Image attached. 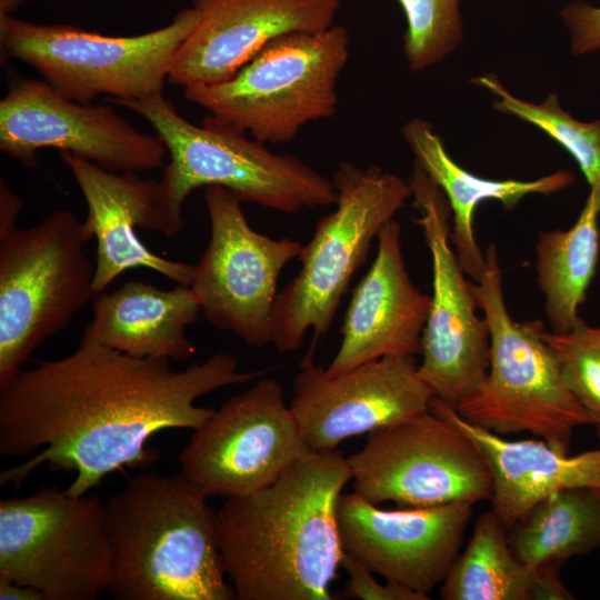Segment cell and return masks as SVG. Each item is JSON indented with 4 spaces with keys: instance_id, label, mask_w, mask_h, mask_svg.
Masks as SVG:
<instances>
[{
    "instance_id": "6da1fadb",
    "label": "cell",
    "mask_w": 600,
    "mask_h": 600,
    "mask_svg": "<svg viewBox=\"0 0 600 600\" xmlns=\"http://www.w3.org/2000/svg\"><path fill=\"white\" fill-rule=\"evenodd\" d=\"M166 358H138L97 344L22 369L0 387V456L28 457L0 483L21 484L37 468L74 471L64 490L83 496L124 467H146L158 452L149 439L167 429H197L214 409L196 401L263 376L214 353L174 370Z\"/></svg>"
},
{
    "instance_id": "7a4b0ae2",
    "label": "cell",
    "mask_w": 600,
    "mask_h": 600,
    "mask_svg": "<svg viewBox=\"0 0 600 600\" xmlns=\"http://www.w3.org/2000/svg\"><path fill=\"white\" fill-rule=\"evenodd\" d=\"M349 480L340 451H313L268 487L224 500L217 529L236 599H333L343 552L338 503Z\"/></svg>"
},
{
    "instance_id": "3957f363",
    "label": "cell",
    "mask_w": 600,
    "mask_h": 600,
    "mask_svg": "<svg viewBox=\"0 0 600 600\" xmlns=\"http://www.w3.org/2000/svg\"><path fill=\"white\" fill-rule=\"evenodd\" d=\"M182 471L143 472L103 501L117 600H232L217 511Z\"/></svg>"
},
{
    "instance_id": "277c9868",
    "label": "cell",
    "mask_w": 600,
    "mask_h": 600,
    "mask_svg": "<svg viewBox=\"0 0 600 600\" xmlns=\"http://www.w3.org/2000/svg\"><path fill=\"white\" fill-rule=\"evenodd\" d=\"M144 118L167 148L169 162L159 182L161 234L183 230L182 208L199 187L221 186L241 202L284 213L336 204L331 179L293 154L270 151L264 142L216 118L197 126L180 116L163 94L137 100L111 99Z\"/></svg>"
},
{
    "instance_id": "5b68a950",
    "label": "cell",
    "mask_w": 600,
    "mask_h": 600,
    "mask_svg": "<svg viewBox=\"0 0 600 600\" xmlns=\"http://www.w3.org/2000/svg\"><path fill=\"white\" fill-rule=\"evenodd\" d=\"M497 247L484 250V270L471 289L490 339L489 368L479 387L454 408L470 423L498 434L529 432L568 453L573 430L594 426L568 388L544 339L541 320L514 321L502 293Z\"/></svg>"
},
{
    "instance_id": "8992f818",
    "label": "cell",
    "mask_w": 600,
    "mask_h": 600,
    "mask_svg": "<svg viewBox=\"0 0 600 600\" xmlns=\"http://www.w3.org/2000/svg\"><path fill=\"white\" fill-rule=\"evenodd\" d=\"M331 181L337 208L319 219L298 256L300 271L276 297L272 344L280 353L298 350L310 329L314 340L327 333L372 240L412 197L410 181L379 166L342 161Z\"/></svg>"
},
{
    "instance_id": "52a82bcc",
    "label": "cell",
    "mask_w": 600,
    "mask_h": 600,
    "mask_svg": "<svg viewBox=\"0 0 600 600\" xmlns=\"http://www.w3.org/2000/svg\"><path fill=\"white\" fill-rule=\"evenodd\" d=\"M349 40L341 24L279 36L229 80L186 88L183 96L261 142H290L307 123L336 113Z\"/></svg>"
},
{
    "instance_id": "ba28073f",
    "label": "cell",
    "mask_w": 600,
    "mask_h": 600,
    "mask_svg": "<svg viewBox=\"0 0 600 600\" xmlns=\"http://www.w3.org/2000/svg\"><path fill=\"white\" fill-rule=\"evenodd\" d=\"M84 220L57 209L0 236V387L93 299L94 264Z\"/></svg>"
},
{
    "instance_id": "9c48e42d",
    "label": "cell",
    "mask_w": 600,
    "mask_h": 600,
    "mask_svg": "<svg viewBox=\"0 0 600 600\" xmlns=\"http://www.w3.org/2000/svg\"><path fill=\"white\" fill-rule=\"evenodd\" d=\"M193 7L164 27L138 36L114 37L69 24H42L0 14L1 59L33 68L62 97L91 103L163 94L172 58L198 23Z\"/></svg>"
},
{
    "instance_id": "30bf717a",
    "label": "cell",
    "mask_w": 600,
    "mask_h": 600,
    "mask_svg": "<svg viewBox=\"0 0 600 600\" xmlns=\"http://www.w3.org/2000/svg\"><path fill=\"white\" fill-rule=\"evenodd\" d=\"M111 578L103 501L42 487L0 501V579L46 600H96Z\"/></svg>"
},
{
    "instance_id": "8fae6325",
    "label": "cell",
    "mask_w": 600,
    "mask_h": 600,
    "mask_svg": "<svg viewBox=\"0 0 600 600\" xmlns=\"http://www.w3.org/2000/svg\"><path fill=\"white\" fill-rule=\"evenodd\" d=\"M347 460L353 492L374 504L428 508L492 497V476L477 444L431 410L370 432Z\"/></svg>"
},
{
    "instance_id": "7c38bea8",
    "label": "cell",
    "mask_w": 600,
    "mask_h": 600,
    "mask_svg": "<svg viewBox=\"0 0 600 600\" xmlns=\"http://www.w3.org/2000/svg\"><path fill=\"white\" fill-rule=\"evenodd\" d=\"M210 239L190 283L208 322L246 344H272L278 278L302 244L253 230L241 200L221 186L206 187Z\"/></svg>"
},
{
    "instance_id": "4fadbf2b",
    "label": "cell",
    "mask_w": 600,
    "mask_h": 600,
    "mask_svg": "<svg viewBox=\"0 0 600 600\" xmlns=\"http://www.w3.org/2000/svg\"><path fill=\"white\" fill-rule=\"evenodd\" d=\"M312 452L286 404L282 384L261 376L193 430L179 462L209 497L227 499L268 487Z\"/></svg>"
},
{
    "instance_id": "5bb4252c",
    "label": "cell",
    "mask_w": 600,
    "mask_h": 600,
    "mask_svg": "<svg viewBox=\"0 0 600 600\" xmlns=\"http://www.w3.org/2000/svg\"><path fill=\"white\" fill-rule=\"evenodd\" d=\"M413 207L432 260V297L421 340L419 376L451 407L474 391L489 368L490 339L477 314L471 282L451 248V208L441 189L414 163Z\"/></svg>"
},
{
    "instance_id": "9a60e30c",
    "label": "cell",
    "mask_w": 600,
    "mask_h": 600,
    "mask_svg": "<svg viewBox=\"0 0 600 600\" xmlns=\"http://www.w3.org/2000/svg\"><path fill=\"white\" fill-rule=\"evenodd\" d=\"M42 149L70 152L114 172L154 170L168 157L157 134L139 131L110 106L76 102L43 80L17 77L0 100V150L34 167Z\"/></svg>"
},
{
    "instance_id": "2e32d148",
    "label": "cell",
    "mask_w": 600,
    "mask_h": 600,
    "mask_svg": "<svg viewBox=\"0 0 600 600\" xmlns=\"http://www.w3.org/2000/svg\"><path fill=\"white\" fill-rule=\"evenodd\" d=\"M311 349L293 380L290 409L312 451L333 450L351 437L430 410L434 394L413 356L383 357L330 376Z\"/></svg>"
},
{
    "instance_id": "e0dca14e",
    "label": "cell",
    "mask_w": 600,
    "mask_h": 600,
    "mask_svg": "<svg viewBox=\"0 0 600 600\" xmlns=\"http://www.w3.org/2000/svg\"><path fill=\"white\" fill-rule=\"evenodd\" d=\"M377 506L354 492L341 494L342 550L384 581L428 594L442 583L459 554L473 504L456 501L397 510Z\"/></svg>"
},
{
    "instance_id": "ac0fdd59",
    "label": "cell",
    "mask_w": 600,
    "mask_h": 600,
    "mask_svg": "<svg viewBox=\"0 0 600 600\" xmlns=\"http://www.w3.org/2000/svg\"><path fill=\"white\" fill-rule=\"evenodd\" d=\"M342 0H192L199 19L177 49L168 82L183 89L232 78L272 39L334 23Z\"/></svg>"
},
{
    "instance_id": "d6986e66",
    "label": "cell",
    "mask_w": 600,
    "mask_h": 600,
    "mask_svg": "<svg viewBox=\"0 0 600 600\" xmlns=\"http://www.w3.org/2000/svg\"><path fill=\"white\" fill-rule=\"evenodd\" d=\"M400 233L394 219L378 233L376 258L352 292L328 374L383 357L421 354L431 297L410 279Z\"/></svg>"
},
{
    "instance_id": "ffe728a7",
    "label": "cell",
    "mask_w": 600,
    "mask_h": 600,
    "mask_svg": "<svg viewBox=\"0 0 600 600\" xmlns=\"http://www.w3.org/2000/svg\"><path fill=\"white\" fill-rule=\"evenodd\" d=\"M87 203L86 224L97 240L94 296L129 269L153 270L178 284L190 286L193 264L152 252L137 233L161 232L159 182L138 172H114L70 152H60Z\"/></svg>"
},
{
    "instance_id": "44dd1931",
    "label": "cell",
    "mask_w": 600,
    "mask_h": 600,
    "mask_svg": "<svg viewBox=\"0 0 600 600\" xmlns=\"http://www.w3.org/2000/svg\"><path fill=\"white\" fill-rule=\"evenodd\" d=\"M430 410L444 417L477 444L492 476V511L508 530L540 500L572 487L600 488V449L576 456L559 452L543 440L503 439L470 423L433 397Z\"/></svg>"
},
{
    "instance_id": "7402d4cb",
    "label": "cell",
    "mask_w": 600,
    "mask_h": 600,
    "mask_svg": "<svg viewBox=\"0 0 600 600\" xmlns=\"http://www.w3.org/2000/svg\"><path fill=\"white\" fill-rule=\"evenodd\" d=\"M200 311L190 286L162 290L144 281H129L93 297L92 319L81 343L182 362L194 353L187 328L198 320Z\"/></svg>"
},
{
    "instance_id": "603a6c76",
    "label": "cell",
    "mask_w": 600,
    "mask_h": 600,
    "mask_svg": "<svg viewBox=\"0 0 600 600\" xmlns=\"http://www.w3.org/2000/svg\"><path fill=\"white\" fill-rule=\"evenodd\" d=\"M402 136L413 152L414 163L441 189L450 204V241L463 271L473 281H478L484 270V252L479 248L473 231L476 208L487 200H497L509 211L529 194H551L576 179L566 169L528 181L486 179L459 166L426 120L411 119L403 126Z\"/></svg>"
},
{
    "instance_id": "cb8c5ba5",
    "label": "cell",
    "mask_w": 600,
    "mask_h": 600,
    "mask_svg": "<svg viewBox=\"0 0 600 600\" xmlns=\"http://www.w3.org/2000/svg\"><path fill=\"white\" fill-rule=\"evenodd\" d=\"M506 528L493 511L482 513L471 538L440 588L444 600L573 599L559 571H538L512 552Z\"/></svg>"
},
{
    "instance_id": "d4e9b609",
    "label": "cell",
    "mask_w": 600,
    "mask_h": 600,
    "mask_svg": "<svg viewBox=\"0 0 600 600\" xmlns=\"http://www.w3.org/2000/svg\"><path fill=\"white\" fill-rule=\"evenodd\" d=\"M509 546L526 566L559 571L572 557L600 548V488L558 490L508 529Z\"/></svg>"
},
{
    "instance_id": "484cf974",
    "label": "cell",
    "mask_w": 600,
    "mask_h": 600,
    "mask_svg": "<svg viewBox=\"0 0 600 600\" xmlns=\"http://www.w3.org/2000/svg\"><path fill=\"white\" fill-rule=\"evenodd\" d=\"M600 190L590 189L568 230L543 231L536 244L538 284L546 298L552 332L563 333L582 319L579 307L596 276L600 251Z\"/></svg>"
},
{
    "instance_id": "4316f807",
    "label": "cell",
    "mask_w": 600,
    "mask_h": 600,
    "mask_svg": "<svg viewBox=\"0 0 600 600\" xmlns=\"http://www.w3.org/2000/svg\"><path fill=\"white\" fill-rule=\"evenodd\" d=\"M497 99L493 107L542 130L563 147L578 163L590 189L600 190V119L586 122L573 118L559 102V96L549 93L541 103H533L510 93L494 74L472 79Z\"/></svg>"
},
{
    "instance_id": "83f0119b",
    "label": "cell",
    "mask_w": 600,
    "mask_h": 600,
    "mask_svg": "<svg viewBox=\"0 0 600 600\" xmlns=\"http://www.w3.org/2000/svg\"><path fill=\"white\" fill-rule=\"evenodd\" d=\"M406 16L403 52L410 70H426L463 40L461 0H398Z\"/></svg>"
},
{
    "instance_id": "f1b7e54d",
    "label": "cell",
    "mask_w": 600,
    "mask_h": 600,
    "mask_svg": "<svg viewBox=\"0 0 600 600\" xmlns=\"http://www.w3.org/2000/svg\"><path fill=\"white\" fill-rule=\"evenodd\" d=\"M554 352L563 379L588 411L600 434V326L590 327L581 320L563 333L544 332Z\"/></svg>"
},
{
    "instance_id": "f546056e",
    "label": "cell",
    "mask_w": 600,
    "mask_h": 600,
    "mask_svg": "<svg viewBox=\"0 0 600 600\" xmlns=\"http://www.w3.org/2000/svg\"><path fill=\"white\" fill-rule=\"evenodd\" d=\"M340 567L348 573L343 594L347 599L360 600H427L428 594L404 586L384 581L379 582L373 572L360 560L342 552Z\"/></svg>"
},
{
    "instance_id": "4dcf8cb0",
    "label": "cell",
    "mask_w": 600,
    "mask_h": 600,
    "mask_svg": "<svg viewBox=\"0 0 600 600\" xmlns=\"http://www.w3.org/2000/svg\"><path fill=\"white\" fill-rule=\"evenodd\" d=\"M560 16L569 33L572 54L600 50V6L576 0L564 6Z\"/></svg>"
},
{
    "instance_id": "1f68e13d",
    "label": "cell",
    "mask_w": 600,
    "mask_h": 600,
    "mask_svg": "<svg viewBox=\"0 0 600 600\" xmlns=\"http://www.w3.org/2000/svg\"><path fill=\"white\" fill-rule=\"evenodd\" d=\"M22 200L1 180L0 183V236L14 229Z\"/></svg>"
},
{
    "instance_id": "d6a6232c",
    "label": "cell",
    "mask_w": 600,
    "mask_h": 600,
    "mask_svg": "<svg viewBox=\"0 0 600 600\" xmlns=\"http://www.w3.org/2000/svg\"><path fill=\"white\" fill-rule=\"evenodd\" d=\"M0 599L46 600L44 596L39 590L6 579H0Z\"/></svg>"
},
{
    "instance_id": "836d02e7",
    "label": "cell",
    "mask_w": 600,
    "mask_h": 600,
    "mask_svg": "<svg viewBox=\"0 0 600 600\" xmlns=\"http://www.w3.org/2000/svg\"><path fill=\"white\" fill-rule=\"evenodd\" d=\"M27 0H0V14L12 13Z\"/></svg>"
}]
</instances>
